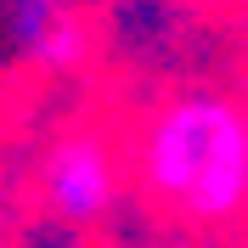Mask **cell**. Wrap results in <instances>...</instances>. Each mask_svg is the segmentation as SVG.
<instances>
[{
	"label": "cell",
	"mask_w": 248,
	"mask_h": 248,
	"mask_svg": "<svg viewBox=\"0 0 248 248\" xmlns=\"http://www.w3.org/2000/svg\"><path fill=\"white\" fill-rule=\"evenodd\" d=\"M136 186L192 226H232L248 198V124L220 91L164 96L136 130Z\"/></svg>",
	"instance_id": "1"
},
{
	"label": "cell",
	"mask_w": 248,
	"mask_h": 248,
	"mask_svg": "<svg viewBox=\"0 0 248 248\" xmlns=\"http://www.w3.org/2000/svg\"><path fill=\"white\" fill-rule=\"evenodd\" d=\"M6 40L46 74H74L91 57V29L68 0H6Z\"/></svg>",
	"instance_id": "3"
},
{
	"label": "cell",
	"mask_w": 248,
	"mask_h": 248,
	"mask_svg": "<svg viewBox=\"0 0 248 248\" xmlns=\"http://www.w3.org/2000/svg\"><path fill=\"white\" fill-rule=\"evenodd\" d=\"M0 6H6V0H0Z\"/></svg>",
	"instance_id": "5"
},
{
	"label": "cell",
	"mask_w": 248,
	"mask_h": 248,
	"mask_svg": "<svg viewBox=\"0 0 248 248\" xmlns=\"http://www.w3.org/2000/svg\"><path fill=\"white\" fill-rule=\"evenodd\" d=\"M40 198L68 226L102 220L113 209V198H119V158H113V147L102 136H91V130L62 136L40 158Z\"/></svg>",
	"instance_id": "2"
},
{
	"label": "cell",
	"mask_w": 248,
	"mask_h": 248,
	"mask_svg": "<svg viewBox=\"0 0 248 248\" xmlns=\"http://www.w3.org/2000/svg\"><path fill=\"white\" fill-rule=\"evenodd\" d=\"M181 6H203L209 12V6H232V0H181Z\"/></svg>",
	"instance_id": "4"
}]
</instances>
